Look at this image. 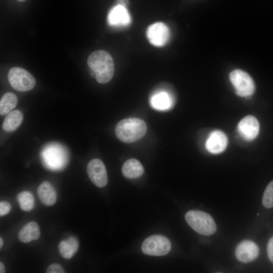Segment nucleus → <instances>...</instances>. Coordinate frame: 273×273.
I'll return each mask as SVG.
<instances>
[{
	"instance_id": "f257e3e1",
	"label": "nucleus",
	"mask_w": 273,
	"mask_h": 273,
	"mask_svg": "<svg viewBox=\"0 0 273 273\" xmlns=\"http://www.w3.org/2000/svg\"><path fill=\"white\" fill-rule=\"evenodd\" d=\"M87 65L99 83H106L112 78L114 64L112 57L107 52L103 50L93 52L88 57Z\"/></svg>"
},
{
	"instance_id": "f03ea898",
	"label": "nucleus",
	"mask_w": 273,
	"mask_h": 273,
	"mask_svg": "<svg viewBox=\"0 0 273 273\" xmlns=\"http://www.w3.org/2000/svg\"><path fill=\"white\" fill-rule=\"evenodd\" d=\"M147 131L144 120L138 118H128L119 121L115 128V134L121 141L130 143L141 139Z\"/></svg>"
},
{
	"instance_id": "7ed1b4c3",
	"label": "nucleus",
	"mask_w": 273,
	"mask_h": 273,
	"mask_svg": "<svg viewBox=\"0 0 273 273\" xmlns=\"http://www.w3.org/2000/svg\"><path fill=\"white\" fill-rule=\"evenodd\" d=\"M185 219L189 225L201 235L210 236L216 231V225L214 219L205 212L189 210L185 214Z\"/></svg>"
},
{
	"instance_id": "20e7f679",
	"label": "nucleus",
	"mask_w": 273,
	"mask_h": 273,
	"mask_svg": "<svg viewBox=\"0 0 273 273\" xmlns=\"http://www.w3.org/2000/svg\"><path fill=\"white\" fill-rule=\"evenodd\" d=\"M42 160L48 167L52 169L62 168L67 163L68 153L61 144L50 143L42 149Z\"/></svg>"
},
{
	"instance_id": "39448f33",
	"label": "nucleus",
	"mask_w": 273,
	"mask_h": 273,
	"mask_svg": "<svg viewBox=\"0 0 273 273\" xmlns=\"http://www.w3.org/2000/svg\"><path fill=\"white\" fill-rule=\"evenodd\" d=\"M11 86L19 92H27L35 86L36 81L33 75L27 70L20 68H11L8 74Z\"/></svg>"
},
{
	"instance_id": "423d86ee",
	"label": "nucleus",
	"mask_w": 273,
	"mask_h": 273,
	"mask_svg": "<svg viewBox=\"0 0 273 273\" xmlns=\"http://www.w3.org/2000/svg\"><path fill=\"white\" fill-rule=\"evenodd\" d=\"M230 79L235 88L237 95L240 97H249L255 92L253 80L247 72L242 70L232 71L230 74Z\"/></svg>"
},
{
	"instance_id": "0eeeda50",
	"label": "nucleus",
	"mask_w": 273,
	"mask_h": 273,
	"mask_svg": "<svg viewBox=\"0 0 273 273\" xmlns=\"http://www.w3.org/2000/svg\"><path fill=\"white\" fill-rule=\"evenodd\" d=\"M171 244L169 240L160 235H154L146 239L142 245L143 252L152 256H163L170 250Z\"/></svg>"
},
{
	"instance_id": "6e6552de",
	"label": "nucleus",
	"mask_w": 273,
	"mask_h": 273,
	"mask_svg": "<svg viewBox=\"0 0 273 273\" xmlns=\"http://www.w3.org/2000/svg\"><path fill=\"white\" fill-rule=\"evenodd\" d=\"M87 172L92 182L99 188L108 183L107 173L104 163L99 159L90 160L87 166Z\"/></svg>"
},
{
	"instance_id": "1a4fd4ad",
	"label": "nucleus",
	"mask_w": 273,
	"mask_h": 273,
	"mask_svg": "<svg viewBox=\"0 0 273 273\" xmlns=\"http://www.w3.org/2000/svg\"><path fill=\"white\" fill-rule=\"evenodd\" d=\"M147 36L152 44L156 47H162L168 41L170 32L168 27L165 24L157 22L148 28Z\"/></svg>"
},
{
	"instance_id": "9d476101",
	"label": "nucleus",
	"mask_w": 273,
	"mask_h": 273,
	"mask_svg": "<svg viewBox=\"0 0 273 273\" xmlns=\"http://www.w3.org/2000/svg\"><path fill=\"white\" fill-rule=\"evenodd\" d=\"M259 250L257 245L252 241L244 240L240 243L235 251L237 259L243 263L255 260L258 256Z\"/></svg>"
},
{
	"instance_id": "9b49d317",
	"label": "nucleus",
	"mask_w": 273,
	"mask_h": 273,
	"mask_svg": "<svg viewBox=\"0 0 273 273\" xmlns=\"http://www.w3.org/2000/svg\"><path fill=\"white\" fill-rule=\"evenodd\" d=\"M238 131L245 140L252 141L255 139L259 131V123L257 119L252 115L244 117L238 125Z\"/></svg>"
},
{
	"instance_id": "f8f14e48",
	"label": "nucleus",
	"mask_w": 273,
	"mask_h": 273,
	"mask_svg": "<svg viewBox=\"0 0 273 273\" xmlns=\"http://www.w3.org/2000/svg\"><path fill=\"white\" fill-rule=\"evenodd\" d=\"M228 144L226 134L220 130L212 131L207 139L205 147L211 153L218 154L223 152Z\"/></svg>"
},
{
	"instance_id": "ddd939ff",
	"label": "nucleus",
	"mask_w": 273,
	"mask_h": 273,
	"mask_svg": "<svg viewBox=\"0 0 273 273\" xmlns=\"http://www.w3.org/2000/svg\"><path fill=\"white\" fill-rule=\"evenodd\" d=\"M130 22V17L125 6L119 4L114 7L108 16V22L111 26H125Z\"/></svg>"
},
{
	"instance_id": "4468645a",
	"label": "nucleus",
	"mask_w": 273,
	"mask_h": 273,
	"mask_svg": "<svg viewBox=\"0 0 273 273\" xmlns=\"http://www.w3.org/2000/svg\"><path fill=\"white\" fill-rule=\"evenodd\" d=\"M152 107L158 111H166L173 105L172 97L167 92L159 91L154 94L150 100Z\"/></svg>"
},
{
	"instance_id": "2eb2a0df",
	"label": "nucleus",
	"mask_w": 273,
	"mask_h": 273,
	"mask_svg": "<svg viewBox=\"0 0 273 273\" xmlns=\"http://www.w3.org/2000/svg\"><path fill=\"white\" fill-rule=\"evenodd\" d=\"M37 195L45 205H53L57 201V193L54 186L49 181L42 182L37 188Z\"/></svg>"
},
{
	"instance_id": "dca6fc26",
	"label": "nucleus",
	"mask_w": 273,
	"mask_h": 273,
	"mask_svg": "<svg viewBox=\"0 0 273 273\" xmlns=\"http://www.w3.org/2000/svg\"><path fill=\"white\" fill-rule=\"evenodd\" d=\"M40 235L39 225L34 221H31L20 230L18 233L19 240L23 243H28L32 240L38 239Z\"/></svg>"
},
{
	"instance_id": "f3484780",
	"label": "nucleus",
	"mask_w": 273,
	"mask_h": 273,
	"mask_svg": "<svg viewBox=\"0 0 273 273\" xmlns=\"http://www.w3.org/2000/svg\"><path fill=\"white\" fill-rule=\"evenodd\" d=\"M144 169L141 162L133 158L126 161L122 167L123 175L130 179L140 177L144 173Z\"/></svg>"
},
{
	"instance_id": "a211bd4d",
	"label": "nucleus",
	"mask_w": 273,
	"mask_h": 273,
	"mask_svg": "<svg viewBox=\"0 0 273 273\" xmlns=\"http://www.w3.org/2000/svg\"><path fill=\"white\" fill-rule=\"evenodd\" d=\"M78 241L76 238L73 236L61 241L58 245L59 253L65 259L71 258L78 251Z\"/></svg>"
},
{
	"instance_id": "6ab92c4d",
	"label": "nucleus",
	"mask_w": 273,
	"mask_h": 273,
	"mask_svg": "<svg viewBox=\"0 0 273 273\" xmlns=\"http://www.w3.org/2000/svg\"><path fill=\"white\" fill-rule=\"evenodd\" d=\"M23 119L21 111L15 110L7 114L3 123V130L11 132L16 130L21 124Z\"/></svg>"
},
{
	"instance_id": "aec40b11",
	"label": "nucleus",
	"mask_w": 273,
	"mask_h": 273,
	"mask_svg": "<svg viewBox=\"0 0 273 273\" xmlns=\"http://www.w3.org/2000/svg\"><path fill=\"white\" fill-rule=\"evenodd\" d=\"M18 103L16 96L12 93L5 94L0 101V114L5 115L16 107Z\"/></svg>"
},
{
	"instance_id": "412c9836",
	"label": "nucleus",
	"mask_w": 273,
	"mask_h": 273,
	"mask_svg": "<svg viewBox=\"0 0 273 273\" xmlns=\"http://www.w3.org/2000/svg\"><path fill=\"white\" fill-rule=\"evenodd\" d=\"M17 200L20 208L25 211L31 210L34 207L33 195L28 191H23L17 196Z\"/></svg>"
},
{
	"instance_id": "4be33fe9",
	"label": "nucleus",
	"mask_w": 273,
	"mask_h": 273,
	"mask_svg": "<svg viewBox=\"0 0 273 273\" xmlns=\"http://www.w3.org/2000/svg\"><path fill=\"white\" fill-rule=\"evenodd\" d=\"M262 204L267 208L273 207V180L266 187L262 197Z\"/></svg>"
},
{
	"instance_id": "5701e85b",
	"label": "nucleus",
	"mask_w": 273,
	"mask_h": 273,
	"mask_svg": "<svg viewBox=\"0 0 273 273\" xmlns=\"http://www.w3.org/2000/svg\"><path fill=\"white\" fill-rule=\"evenodd\" d=\"M46 272L48 273H64L65 270L59 264L53 263L48 267Z\"/></svg>"
},
{
	"instance_id": "b1692460",
	"label": "nucleus",
	"mask_w": 273,
	"mask_h": 273,
	"mask_svg": "<svg viewBox=\"0 0 273 273\" xmlns=\"http://www.w3.org/2000/svg\"><path fill=\"white\" fill-rule=\"evenodd\" d=\"M11 210V204L6 201L0 202V216H2L9 213Z\"/></svg>"
},
{
	"instance_id": "393cba45",
	"label": "nucleus",
	"mask_w": 273,
	"mask_h": 273,
	"mask_svg": "<svg viewBox=\"0 0 273 273\" xmlns=\"http://www.w3.org/2000/svg\"><path fill=\"white\" fill-rule=\"evenodd\" d=\"M267 252L269 260L273 262V237H272L268 242L267 245Z\"/></svg>"
},
{
	"instance_id": "a878e982",
	"label": "nucleus",
	"mask_w": 273,
	"mask_h": 273,
	"mask_svg": "<svg viewBox=\"0 0 273 273\" xmlns=\"http://www.w3.org/2000/svg\"><path fill=\"white\" fill-rule=\"evenodd\" d=\"M0 272H5V267L4 264L2 262H0Z\"/></svg>"
},
{
	"instance_id": "bb28decb",
	"label": "nucleus",
	"mask_w": 273,
	"mask_h": 273,
	"mask_svg": "<svg viewBox=\"0 0 273 273\" xmlns=\"http://www.w3.org/2000/svg\"><path fill=\"white\" fill-rule=\"evenodd\" d=\"M3 245V240L2 237L0 238V248L2 247Z\"/></svg>"
},
{
	"instance_id": "cd10ccee",
	"label": "nucleus",
	"mask_w": 273,
	"mask_h": 273,
	"mask_svg": "<svg viewBox=\"0 0 273 273\" xmlns=\"http://www.w3.org/2000/svg\"><path fill=\"white\" fill-rule=\"evenodd\" d=\"M17 1H18L19 2H24V1H25L26 0H17Z\"/></svg>"
}]
</instances>
